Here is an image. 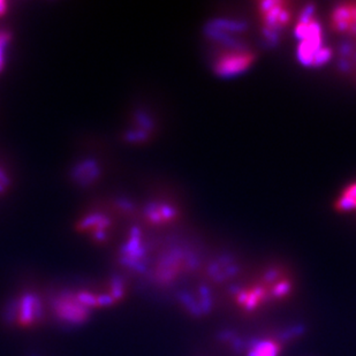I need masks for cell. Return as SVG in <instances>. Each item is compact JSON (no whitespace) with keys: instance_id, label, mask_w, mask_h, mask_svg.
Returning a JSON list of instances; mask_svg holds the SVG:
<instances>
[{"instance_id":"obj_1","label":"cell","mask_w":356,"mask_h":356,"mask_svg":"<svg viewBox=\"0 0 356 356\" xmlns=\"http://www.w3.org/2000/svg\"><path fill=\"white\" fill-rule=\"evenodd\" d=\"M7 321H17L22 326L34 325L43 317V306L35 294H26L20 300L7 307Z\"/></svg>"},{"instance_id":"obj_2","label":"cell","mask_w":356,"mask_h":356,"mask_svg":"<svg viewBox=\"0 0 356 356\" xmlns=\"http://www.w3.org/2000/svg\"><path fill=\"white\" fill-rule=\"evenodd\" d=\"M259 10L263 28L268 34L273 35L282 31L292 17V10L284 1H264L259 3Z\"/></svg>"},{"instance_id":"obj_3","label":"cell","mask_w":356,"mask_h":356,"mask_svg":"<svg viewBox=\"0 0 356 356\" xmlns=\"http://www.w3.org/2000/svg\"><path fill=\"white\" fill-rule=\"evenodd\" d=\"M54 313L61 321L71 324H80L89 316V308L79 301L76 296L63 293L54 301Z\"/></svg>"},{"instance_id":"obj_4","label":"cell","mask_w":356,"mask_h":356,"mask_svg":"<svg viewBox=\"0 0 356 356\" xmlns=\"http://www.w3.org/2000/svg\"><path fill=\"white\" fill-rule=\"evenodd\" d=\"M254 54L245 50L226 51L217 58L215 70L220 75H234L245 71L252 64Z\"/></svg>"},{"instance_id":"obj_5","label":"cell","mask_w":356,"mask_h":356,"mask_svg":"<svg viewBox=\"0 0 356 356\" xmlns=\"http://www.w3.org/2000/svg\"><path fill=\"white\" fill-rule=\"evenodd\" d=\"M331 26L340 34L356 38V3H343L332 10Z\"/></svg>"},{"instance_id":"obj_6","label":"cell","mask_w":356,"mask_h":356,"mask_svg":"<svg viewBox=\"0 0 356 356\" xmlns=\"http://www.w3.org/2000/svg\"><path fill=\"white\" fill-rule=\"evenodd\" d=\"M108 220L102 215H90L81 222V229L89 231L96 240L102 241L106 238Z\"/></svg>"},{"instance_id":"obj_7","label":"cell","mask_w":356,"mask_h":356,"mask_svg":"<svg viewBox=\"0 0 356 356\" xmlns=\"http://www.w3.org/2000/svg\"><path fill=\"white\" fill-rule=\"evenodd\" d=\"M99 173L97 164L92 161H82L74 168V178L82 185L94 181Z\"/></svg>"},{"instance_id":"obj_8","label":"cell","mask_w":356,"mask_h":356,"mask_svg":"<svg viewBox=\"0 0 356 356\" xmlns=\"http://www.w3.org/2000/svg\"><path fill=\"white\" fill-rule=\"evenodd\" d=\"M356 208V184L350 185L345 189L338 200V209L339 210H352Z\"/></svg>"},{"instance_id":"obj_9","label":"cell","mask_w":356,"mask_h":356,"mask_svg":"<svg viewBox=\"0 0 356 356\" xmlns=\"http://www.w3.org/2000/svg\"><path fill=\"white\" fill-rule=\"evenodd\" d=\"M172 209L166 205H154L148 210V218L154 222H166L172 218Z\"/></svg>"},{"instance_id":"obj_10","label":"cell","mask_w":356,"mask_h":356,"mask_svg":"<svg viewBox=\"0 0 356 356\" xmlns=\"http://www.w3.org/2000/svg\"><path fill=\"white\" fill-rule=\"evenodd\" d=\"M8 42V36L5 33H0V70L3 65V56H5V49Z\"/></svg>"},{"instance_id":"obj_11","label":"cell","mask_w":356,"mask_h":356,"mask_svg":"<svg viewBox=\"0 0 356 356\" xmlns=\"http://www.w3.org/2000/svg\"><path fill=\"white\" fill-rule=\"evenodd\" d=\"M3 10H5V3L0 1V13H3Z\"/></svg>"}]
</instances>
